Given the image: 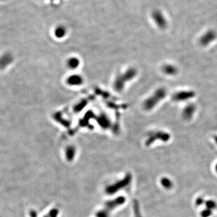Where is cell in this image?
I'll list each match as a JSON object with an SVG mask.
<instances>
[{
	"label": "cell",
	"mask_w": 217,
	"mask_h": 217,
	"mask_svg": "<svg viewBox=\"0 0 217 217\" xmlns=\"http://www.w3.org/2000/svg\"><path fill=\"white\" fill-rule=\"evenodd\" d=\"M162 71L167 75L174 76L177 74L178 70L177 68L172 65H165L162 68Z\"/></svg>",
	"instance_id": "9"
},
{
	"label": "cell",
	"mask_w": 217,
	"mask_h": 217,
	"mask_svg": "<svg viewBox=\"0 0 217 217\" xmlns=\"http://www.w3.org/2000/svg\"><path fill=\"white\" fill-rule=\"evenodd\" d=\"M133 208L135 210V214L136 215V217H142L141 215L140 210H139V205L138 202L136 200H135L134 202Z\"/></svg>",
	"instance_id": "12"
},
{
	"label": "cell",
	"mask_w": 217,
	"mask_h": 217,
	"mask_svg": "<svg viewBox=\"0 0 217 217\" xmlns=\"http://www.w3.org/2000/svg\"><path fill=\"white\" fill-rule=\"evenodd\" d=\"M215 171L217 173V164L215 165Z\"/></svg>",
	"instance_id": "17"
},
{
	"label": "cell",
	"mask_w": 217,
	"mask_h": 217,
	"mask_svg": "<svg viewBox=\"0 0 217 217\" xmlns=\"http://www.w3.org/2000/svg\"><path fill=\"white\" fill-rule=\"evenodd\" d=\"M160 184L166 189H171L173 186L172 181L168 177H162L160 180Z\"/></svg>",
	"instance_id": "10"
},
{
	"label": "cell",
	"mask_w": 217,
	"mask_h": 217,
	"mask_svg": "<svg viewBox=\"0 0 217 217\" xmlns=\"http://www.w3.org/2000/svg\"><path fill=\"white\" fill-rule=\"evenodd\" d=\"M132 178V177L131 174L128 173L125 177L123 178V179L119 180L117 184L115 183V184H113L112 185H110L109 186H108L106 189V192L108 194H114L115 192H117L119 189H122L123 188L127 186L129 184H130V183L131 182Z\"/></svg>",
	"instance_id": "3"
},
{
	"label": "cell",
	"mask_w": 217,
	"mask_h": 217,
	"mask_svg": "<svg viewBox=\"0 0 217 217\" xmlns=\"http://www.w3.org/2000/svg\"><path fill=\"white\" fill-rule=\"evenodd\" d=\"M125 200L124 197H119L114 200L108 201L106 203L103 209L99 210L95 215V217H108L110 212L118 206L122 205Z\"/></svg>",
	"instance_id": "1"
},
{
	"label": "cell",
	"mask_w": 217,
	"mask_h": 217,
	"mask_svg": "<svg viewBox=\"0 0 217 217\" xmlns=\"http://www.w3.org/2000/svg\"><path fill=\"white\" fill-rule=\"evenodd\" d=\"M212 214V212L211 210L209 209H205L200 212L201 217H210Z\"/></svg>",
	"instance_id": "13"
},
{
	"label": "cell",
	"mask_w": 217,
	"mask_h": 217,
	"mask_svg": "<svg viewBox=\"0 0 217 217\" xmlns=\"http://www.w3.org/2000/svg\"><path fill=\"white\" fill-rule=\"evenodd\" d=\"M195 93L192 90H184L175 92L172 95V100L175 102L186 101L194 98Z\"/></svg>",
	"instance_id": "5"
},
{
	"label": "cell",
	"mask_w": 217,
	"mask_h": 217,
	"mask_svg": "<svg viewBox=\"0 0 217 217\" xmlns=\"http://www.w3.org/2000/svg\"><path fill=\"white\" fill-rule=\"evenodd\" d=\"M214 139H215V142L216 143V144H217V136H215L214 137Z\"/></svg>",
	"instance_id": "16"
},
{
	"label": "cell",
	"mask_w": 217,
	"mask_h": 217,
	"mask_svg": "<svg viewBox=\"0 0 217 217\" xmlns=\"http://www.w3.org/2000/svg\"><path fill=\"white\" fill-rule=\"evenodd\" d=\"M58 213H59V210H58V209H52V210H51L50 212V213H48L44 217H57Z\"/></svg>",
	"instance_id": "14"
},
{
	"label": "cell",
	"mask_w": 217,
	"mask_h": 217,
	"mask_svg": "<svg viewBox=\"0 0 217 217\" xmlns=\"http://www.w3.org/2000/svg\"><path fill=\"white\" fill-rule=\"evenodd\" d=\"M0 1H4V0H0Z\"/></svg>",
	"instance_id": "18"
},
{
	"label": "cell",
	"mask_w": 217,
	"mask_h": 217,
	"mask_svg": "<svg viewBox=\"0 0 217 217\" xmlns=\"http://www.w3.org/2000/svg\"><path fill=\"white\" fill-rule=\"evenodd\" d=\"M167 95V90L161 87L158 89L154 94L150 97L144 103V107L147 110L152 109L161 100H162Z\"/></svg>",
	"instance_id": "2"
},
{
	"label": "cell",
	"mask_w": 217,
	"mask_h": 217,
	"mask_svg": "<svg viewBox=\"0 0 217 217\" xmlns=\"http://www.w3.org/2000/svg\"><path fill=\"white\" fill-rule=\"evenodd\" d=\"M216 36L217 34L215 31L209 30L202 36L200 39V43L202 46H207L216 38Z\"/></svg>",
	"instance_id": "6"
},
{
	"label": "cell",
	"mask_w": 217,
	"mask_h": 217,
	"mask_svg": "<svg viewBox=\"0 0 217 217\" xmlns=\"http://www.w3.org/2000/svg\"><path fill=\"white\" fill-rule=\"evenodd\" d=\"M153 18L156 24L160 28H165L167 26V22L164 16L159 11H155L153 13Z\"/></svg>",
	"instance_id": "7"
},
{
	"label": "cell",
	"mask_w": 217,
	"mask_h": 217,
	"mask_svg": "<svg viewBox=\"0 0 217 217\" xmlns=\"http://www.w3.org/2000/svg\"><path fill=\"white\" fill-rule=\"evenodd\" d=\"M205 206L207 209H209L210 210H213V209H215L217 207V204L216 203L212 200H207L205 202Z\"/></svg>",
	"instance_id": "11"
},
{
	"label": "cell",
	"mask_w": 217,
	"mask_h": 217,
	"mask_svg": "<svg viewBox=\"0 0 217 217\" xmlns=\"http://www.w3.org/2000/svg\"><path fill=\"white\" fill-rule=\"evenodd\" d=\"M196 107L194 104H188L184 109L182 115L185 119L189 120L191 119L195 112Z\"/></svg>",
	"instance_id": "8"
},
{
	"label": "cell",
	"mask_w": 217,
	"mask_h": 217,
	"mask_svg": "<svg viewBox=\"0 0 217 217\" xmlns=\"http://www.w3.org/2000/svg\"><path fill=\"white\" fill-rule=\"evenodd\" d=\"M171 138V135L165 132H156L151 134L146 141V146H149L156 140H160L162 142H167Z\"/></svg>",
	"instance_id": "4"
},
{
	"label": "cell",
	"mask_w": 217,
	"mask_h": 217,
	"mask_svg": "<svg viewBox=\"0 0 217 217\" xmlns=\"http://www.w3.org/2000/svg\"><path fill=\"white\" fill-rule=\"evenodd\" d=\"M205 201L204 200V199L202 197H198L196 199V200H195V205L197 206H201L202 205L205 203Z\"/></svg>",
	"instance_id": "15"
}]
</instances>
